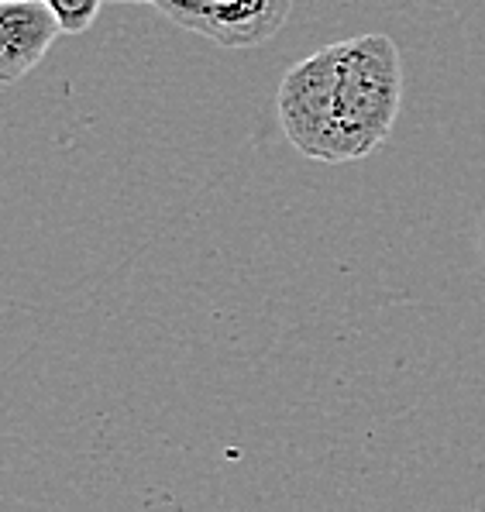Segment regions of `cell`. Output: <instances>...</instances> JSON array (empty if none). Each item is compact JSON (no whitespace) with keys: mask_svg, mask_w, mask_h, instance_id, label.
I'll list each match as a JSON object with an SVG mask.
<instances>
[{"mask_svg":"<svg viewBox=\"0 0 485 512\" xmlns=\"http://www.w3.org/2000/svg\"><path fill=\"white\" fill-rule=\"evenodd\" d=\"M279 124L289 145L317 162H355L338 93V52L324 45L286 69L276 93Z\"/></svg>","mask_w":485,"mask_h":512,"instance_id":"obj_2","label":"cell"},{"mask_svg":"<svg viewBox=\"0 0 485 512\" xmlns=\"http://www.w3.org/2000/svg\"><path fill=\"white\" fill-rule=\"evenodd\" d=\"M0 31H4L0 80L14 83L45 59V52L66 28L49 0H0Z\"/></svg>","mask_w":485,"mask_h":512,"instance_id":"obj_4","label":"cell"},{"mask_svg":"<svg viewBox=\"0 0 485 512\" xmlns=\"http://www.w3.org/2000/svg\"><path fill=\"white\" fill-rule=\"evenodd\" d=\"M100 4H104V0H49V7L59 14L62 28H66L69 35H80V31L90 28Z\"/></svg>","mask_w":485,"mask_h":512,"instance_id":"obj_5","label":"cell"},{"mask_svg":"<svg viewBox=\"0 0 485 512\" xmlns=\"http://www.w3.org/2000/svg\"><path fill=\"white\" fill-rule=\"evenodd\" d=\"M111 4H148V0H111Z\"/></svg>","mask_w":485,"mask_h":512,"instance_id":"obj_6","label":"cell"},{"mask_svg":"<svg viewBox=\"0 0 485 512\" xmlns=\"http://www.w3.org/2000/svg\"><path fill=\"white\" fill-rule=\"evenodd\" d=\"M172 25L197 31L224 49L262 45L286 25L293 0H148Z\"/></svg>","mask_w":485,"mask_h":512,"instance_id":"obj_3","label":"cell"},{"mask_svg":"<svg viewBox=\"0 0 485 512\" xmlns=\"http://www.w3.org/2000/svg\"><path fill=\"white\" fill-rule=\"evenodd\" d=\"M334 52H338V93L351 155L365 159L389 138L400 114V49L389 35H358L338 42Z\"/></svg>","mask_w":485,"mask_h":512,"instance_id":"obj_1","label":"cell"}]
</instances>
